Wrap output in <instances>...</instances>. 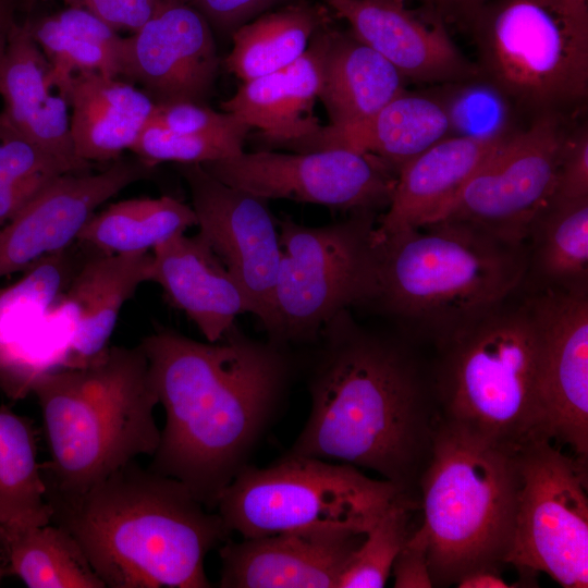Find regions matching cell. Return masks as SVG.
<instances>
[{
  "label": "cell",
  "instance_id": "obj_1",
  "mask_svg": "<svg viewBox=\"0 0 588 588\" xmlns=\"http://www.w3.org/2000/svg\"><path fill=\"white\" fill-rule=\"evenodd\" d=\"M139 345L166 412L148 467L177 479L213 511L281 408L296 357L236 323L217 342L162 328Z\"/></svg>",
  "mask_w": 588,
  "mask_h": 588
},
{
  "label": "cell",
  "instance_id": "obj_2",
  "mask_svg": "<svg viewBox=\"0 0 588 588\" xmlns=\"http://www.w3.org/2000/svg\"><path fill=\"white\" fill-rule=\"evenodd\" d=\"M310 345V412L287 453L371 469L416 497L440 422L431 371L348 309Z\"/></svg>",
  "mask_w": 588,
  "mask_h": 588
},
{
  "label": "cell",
  "instance_id": "obj_3",
  "mask_svg": "<svg viewBox=\"0 0 588 588\" xmlns=\"http://www.w3.org/2000/svg\"><path fill=\"white\" fill-rule=\"evenodd\" d=\"M51 523L68 530L110 588H208L207 554L231 538L177 479L135 461L88 489L47 492Z\"/></svg>",
  "mask_w": 588,
  "mask_h": 588
},
{
  "label": "cell",
  "instance_id": "obj_4",
  "mask_svg": "<svg viewBox=\"0 0 588 588\" xmlns=\"http://www.w3.org/2000/svg\"><path fill=\"white\" fill-rule=\"evenodd\" d=\"M32 394L50 450L40 464L47 492L79 493L158 448L159 400L139 344L108 346L84 366L48 371Z\"/></svg>",
  "mask_w": 588,
  "mask_h": 588
},
{
  "label": "cell",
  "instance_id": "obj_5",
  "mask_svg": "<svg viewBox=\"0 0 588 588\" xmlns=\"http://www.w3.org/2000/svg\"><path fill=\"white\" fill-rule=\"evenodd\" d=\"M518 291L440 336L431 370L442 421L516 451L547 438L541 324Z\"/></svg>",
  "mask_w": 588,
  "mask_h": 588
},
{
  "label": "cell",
  "instance_id": "obj_6",
  "mask_svg": "<svg viewBox=\"0 0 588 588\" xmlns=\"http://www.w3.org/2000/svg\"><path fill=\"white\" fill-rule=\"evenodd\" d=\"M377 293L370 305L429 333L434 342L463 320L518 291L526 244L453 220L378 235Z\"/></svg>",
  "mask_w": 588,
  "mask_h": 588
},
{
  "label": "cell",
  "instance_id": "obj_7",
  "mask_svg": "<svg viewBox=\"0 0 588 588\" xmlns=\"http://www.w3.org/2000/svg\"><path fill=\"white\" fill-rule=\"evenodd\" d=\"M519 487V451L440 419L418 485L433 587L506 564Z\"/></svg>",
  "mask_w": 588,
  "mask_h": 588
},
{
  "label": "cell",
  "instance_id": "obj_8",
  "mask_svg": "<svg viewBox=\"0 0 588 588\" xmlns=\"http://www.w3.org/2000/svg\"><path fill=\"white\" fill-rule=\"evenodd\" d=\"M480 75L530 119L576 115L588 96V28L560 0H488L470 21Z\"/></svg>",
  "mask_w": 588,
  "mask_h": 588
},
{
  "label": "cell",
  "instance_id": "obj_9",
  "mask_svg": "<svg viewBox=\"0 0 588 588\" xmlns=\"http://www.w3.org/2000/svg\"><path fill=\"white\" fill-rule=\"evenodd\" d=\"M406 494L353 465L286 453L265 468L247 464L221 492L216 510L230 532L242 538L314 531L366 534Z\"/></svg>",
  "mask_w": 588,
  "mask_h": 588
},
{
  "label": "cell",
  "instance_id": "obj_10",
  "mask_svg": "<svg viewBox=\"0 0 588 588\" xmlns=\"http://www.w3.org/2000/svg\"><path fill=\"white\" fill-rule=\"evenodd\" d=\"M377 212L355 211L345 220L307 226L278 219L282 248L269 340L313 344L322 327L377 293Z\"/></svg>",
  "mask_w": 588,
  "mask_h": 588
},
{
  "label": "cell",
  "instance_id": "obj_11",
  "mask_svg": "<svg viewBox=\"0 0 588 588\" xmlns=\"http://www.w3.org/2000/svg\"><path fill=\"white\" fill-rule=\"evenodd\" d=\"M587 462L548 438L519 451L520 487L506 564L544 573L565 588L588 586Z\"/></svg>",
  "mask_w": 588,
  "mask_h": 588
},
{
  "label": "cell",
  "instance_id": "obj_12",
  "mask_svg": "<svg viewBox=\"0 0 588 588\" xmlns=\"http://www.w3.org/2000/svg\"><path fill=\"white\" fill-rule=\"evenodd\" d=\"M575 117L542 113L527 120L475 172L440 220L471 225L507 243L526 244L552 196Z\"/></svg>",
  "mask_w": 588,
  "mask_h": 588
},
{
  "label": "cell",
  "instance_id": "obj_13",
  "mask_svg": "<svg viewBox=\"0 0 588 588\" xmlns=\"http://www.w3.org/2000/svg\"><path fill=\"white\" fill-rule=\"evenodd\" d=\"M221 182L262 199H291L355 211L387 208L396 173L375 157L343 148L245 152L201 164Z\"/></svg>",
  "mask_w": 588,
  "mask_h": 588
},
{
  "label": "cell",
  "instance_id": "obj_14",
  "mask_svg": "<svg viewBox=\"0 0 588 588\" xmlns=\"http://www.w3.org/2000/svg\"><path fill=\"white\" fill-rule=\"evenodd\" d=\"M82 260L72 245L0 286V390L9 399L26 397L40 376L68 367L73 327L58 299Z\"/></svg>",
  "mask_w": 588,
  "mask_h": 588
},
{
  "label": "cell",
  "instance_id": "obj_15",
  "mask_svg": "<svg viewBox=\"0 0 588 588\" xmlns=\"http://www.w3.org/2000/svg\"><path fill=\"white\" fill-rule=\"evenodd\" d=\"M187 184L198 233L249 298L268 336L282 248L278 219L267 200L230 186L201 164H177Z\"/></svg>",
  "mask_w": 588,
  "mask_h": 588
},
{
  "label": "cell",
  "instance_id": "obj_16",
  "mask_svg": "<svg viewBox=\"0 0 588 588\" xmlns=\"http://www.w3.org/2000/svg\"><path fill=\"white\" fill-rule=\"evenodd\" d=\"M154 167L136 156L119 158L100 172L51 179L0 228V278L23 272L36 261L71 247L97 209Z\"/></svg>",
  "mask_w": 588,
  "mask_h": 588
},
{
  "label": "cell",
  "instance_id": "obj_17",
  "mask_svg": "<svg viewBox=\"0 0 588 588\" xmlns=\"http://www.w3.org/2000/svg\"><path fill=\"white\" fill-rule=\"evenodd\" d=\"M212 30L193 7L164 0L140 28L123 37L120 78L157 105L206 103L220 66Z\"/></svg>",
  "mask_w": 588,
  "mask_h": 588
},
{
  "label": "cell",
  "instance_id": "obj_18",
  "mask_svg": "<svg viewBox=\"0 0 588 588\" xmlns=\"http://www.w3.org/2000/svg\"><path fill=\"white\" fill-rule=\"evenodd\" d=\"M534 295L542 333L546 436L588 461L587 290L541 287Z\"/></svg>",
  "mask_w": 588,
  "mask_h": 588
},
{
  "label": "cell",
  "instance_id": "obj_19",
  "mask_svg": "<svg viewBox=\"0 0 588 588\" xmlns=\"http://www.w3.org/2000/svg\"><path fill=\"white\" fill-rule=\"evenodd\" d=\"M321 1L407 82L443 85L480 74L451 38L448 24L422 7L408 9L405 0Z\"/></svg>",
  "mask_w": 588,
  "mask_h": 588
},
{
  "label": "cell",
  "instance_id": "obj_20",
  "mask_svg": "<svg viewBox=\"0 0 588 588\" xmlns=\"http://www.w3.org/2000/svg\"><path fill=\"white\" fill-rule=\"evenodd\" d=\"M366 534L285 532L226 540L219 549L222 588H338Z\"/></svg>",
  "mask_w": 588,
  "mask_h": 588
},
{
  "label": "cell",
  "instance_id": "obj_21",
  "mask_svg": "<svg viewBox=\"0 0 588 588\" xmlns=\"http://www.w3.org/2000/svg\"><path fill=\"white\" fill-rule=\"evenodd\" d=\"M151 280L208 342L219 341L237 316L253 314L245 291L204 237L180 234L152 252Z\"/></svg>",
  "mask_w": 588,
  "mask_h": 588
},
{
  "label": "cell",
  "instance_id": "obj_22",
  "mask_svg": "<svg viewBox=\"0 0 588 588\" xmlns=\"http://www.w3.org/2000/svg\"><path fill=\"white\" fill-rule=\"evenodd\" d=\"M331 28L329 24L317 30L307 50L292 64L243 82L221 103L222 110L259 130L265 142L275 146L290 148L317 133L321 125L314 106L321 90Z\"/></svg>",
  "mask_w": 588,
  "mask_h": 588
},
{
  "label": "cell",
  "instance_id": "obj_23",
  "mask_svg": "<svg viewBox=\"0 0 588 588\" xmlns=\"http://www.w3.org/2000/svg\"><path fill=\"white\" fill-rule=\"evenodd\" d=\"M48 73L49 62L27 22H15L0 60V96L4 103L1 114L17 132L76 171H90L93 164L74 152L69 103L52 91Z\"/></svg>",
  "mask_w": 588,
  "mask_h": 588
},
{
  "label": "cell",
  "instance_id": "obj_24",
  "mask_svg": "<svg viewBox=\"0 0 588 588\" xmlns=\"http://www.w3.org/2000/svg\"><path fill=\"white\" fill-rule=\"evenodd\" d=\"M451 136L445 107L433 89L403 93L369 118L327 125L292 146L296 152L343 148L377 158L396 175L400 168Z\"/></svg>",
  "mask_w": 588,
  "mask_h": 588
},
{
  "label": "cell",
  "instance_id": "obj_25",
  "mask_svg": "<svg viewBox=\"0 0 588 588\" xmlns=\"http://www.w3.org/2000/svg\"><path fill=\"white\" fill-rule=\"evenodd\" d=\"M506 138L449 136L404 163L397 171L390 203L378 216L376 234L389 235L440 220L468 180Z\"/></svg>",
  "mask_w": 588,
  "mask_h": 588
},
{
  "label": "cell",
  "instance_id": "obj_26",
  "mask_svg": "<svg viewBox=\"0 0 588 588\" xmlns=\"http://www.w3.org/2000/svg\"><path fill=\"white\" fill-rule=\"evenodd\" d=\"M89 252L62 295L74 324L68 367L84 366L109 346L123 305L151 280V252Z\"/></svg>",
  "mask_w": 588,
  "mask_h": 588
},
{
  "label": "cell",
  "instance_id": "obj_27",
  "mask_svg": "<svg viewBox=\"0 0 588 588\" xmlns=\"http://www.w3.org/2000/svg\"><path fill=\"white\" fill-rule=\"evenodd\" d=\"M64 97L74 152L91 164L112 162L131 150L156 107L136 85L98 72L75 74Z\"/></svg>",
  "mask_w": 588,
  "mask_h": 588
},
{
  "label": "cell",
  "instance_id": "obj_28",
  "mask_svg": "<svg viewBox=\"0 0 588 588\" xmlns=\"http://www.w3.org/2000/svg\"><path fill=\"white\" fill-rule=\"evenodd\" d=\"M408 82L351 30L331 28L319 99L331 125L363 121L406 89Z\"/></svg>",
  "mask_w": 588,
  "mask_h": 588
},
{
  "label": "cell",
  "instance_id": "obj_29",
  "mask_svg": "<svg viewBox=\"0 0 588 588\" xmlns=\"http://www.w3.org/2000/svg\"><path fill=\"white\" fill-rule=\"evenodd\" d=\"M333 13L323 3L294 0L267 11L240 26L224 60L226 70L242 82L270 74L295 62L317 30L332 24Z\"/></svg>",
  "mask_w": 588,
  "mask_h": 588
},
{
  "label": "cell",
  "instance_id": "obj_30",
  "mask_svg": "<svg viewBox=\"0 0 588 588\" xmlns=\"http://www.w3.org/2000/svg\"><path fill=\"white\" fill-rule=\"evenodd\" d=\"M26 22L49 62V83L63 97L72 77L79 72L120 78L123 37L91 12L69 5L56 14Z\"/></svg>",
  "mask_w": 588,
  "mask_h": 588
},
{
  "label": "cell",
  "instance_id": "obj_31",
  "mask_svg": "<svg viewBox=\"0 0 588 588\" xmlns=\"http://www.w3.org/2000/svg\"><path fill=\"white\" fill-rule=\"evenodd\" d=\"M196 225L192 206L177 198H133L95 212L77 243L103 254L147 253Z\"/></svg>",
  "mask_w": 588,
  "mask_h": 588
},
{
  "label": "cell",
  "instance_id": "obj_32",
  "mask_svg": "<svg viewBox=\"0 0 588 588\" xmlns=\"http://www.w3.org/2000/svg\"><path fill=\"white\" fill-rule=\"evenodd\" d=\"M33 421L0 405V526L7 532L51 523Z\"/></svg>",
  "mask_w": 588,
  "mask_h": 588
},
{
  "label": "cell",
  "instance_id": "obj_33",
  "mask_svg": "<svg viewBox=\"0 0 588 588\" xmlns=\"http://www.w3.org/2000/svg\"><path fill=\"white\" fill-rule=\"evenodd\" d=\"M0 559L29 588H106L75 538L49 523L7 532Z\"/></svg>",
  "mask_w": 588,
  "mask_h": 588
},
{
  "label": "cell",
  "instance_id": "obj_34",
  "mask_svg": "<svg viewBox=\"0 0 588 588\" xmlns=\"http://www.w3.org/2000/svg\"><path fill=\"white\" fill-rule=\"evenodd\" d=\"M528 240V269L543 282L541 287L587 290L588 198L549 200Z\"/></svg>",
  "mask_w": 588,
  "mask_h": 588
},
{
  "label": "cell",
  "instance_id": "obj_35",
  "mask_svg": "<svg viewBox=\"0 0 588 588\" xmlns=\"http://www.w3.org/2000/svg\"><path fill=\"white\" fill-rule=\"evenodd\" d=\"M448 112L451 136L499 140L511 136L523 124L514 103L481 76L432 88Z\"/></svg>",
  "mask_w": 588,
  "mask_h": 588
},
{
  "label": "cell",
  "instance_id": "obj_36",
  "mask_svg": "<svg viewBox=\"0 0 588 588\" xmlns=\"http://www.w3.org/2000/svg\"><path fill=\"white\" fill-rule=\"evenodd\" d=\"M418 502L413 495L394 501L366 532L340 577L338 588H382L400 550L413 531Z\"/></svg>",
  "mask_w": 588,
  "mask_h": 588
},
{
  "label": "cell",
  "instance_id": "obj_37",
  "mask_svg": "<svg viewBox=\"0 0 588 588\" xmlns=\"http://www.w3.org/2000/svg\"><path fill=\"white\" fill-rule=\"evenodd\" d=\"M249 131L174 133L148 123L131 151L154 168L162 162L204 164L242 154Z\"/></svg>",
  "mask_w": 588,
  "mask_h": 588
},
{
  "label": "cell",
  "instance_id": "obj_38",
  "mask_svg": "<svg viewBox=\"0 0 588 588\" xmlns=\"http://www.w3.org/2000/svg\"><path fill=\"white\" fill-rule=\"evenodd\" d=\"M76 172L72 166L17 132L0 113V180Z\"/></svg>",
  "mask_w": 588,
  "mask_h": 588
},
{
  "label": "cell",
  "instance_id": "obj_39",
  "mask_svg": "<svg viewBox=\"0 0 588 588\" xmlns=\"http://www.w3.org/2000/svg\"><path fill=\"white\" fill-rule=\"evenodd\" d=\"M148 123L174 133L229 132L250 128L233 113L218 112L206 103L196 102L156 103Z\"/></svg>",
  "mask_w": 588,
  "mask_h": 588
},
{
  "label": "cell",
  "instance_id": "obj_40",
  "mask_svg": "<svg viewBox=\"0 0 588 588\" xmlns=\"http://www.w3.org/2000/svg\"><path fill=\"white\" fill-rule=\"evenodd\" d=\"M588 198V127L576 123L563 148L549 200Z\"/></svg>",
  "mask_w": 588,
  "mask_h": 588
},
{
  "label": "cell",
  "instance_id": "obj_41",
  "mask_svg": "<svg viewBox=\"0 0 588 588\" xmlns=\"http://www.w3.org/2000/svg\"><path fill=\"white\" fill-rule=\"evenodd\" d=\"M196 9L221 35L232 34L243 24L289 0H177Z\"/></svg>",
  "mask_w": 588,
  "mask_h": 588
},
{
  "label": "cell",
  "instance_id": "obj_42",
  "mask_svg": "<svg viewBox=\"0 0 588 588\" xmlns=\"http://www.w3.org/2000/svg\"><path fill=\"white\" fill-rule=\"evenodd\" d=\"M47 1V0H40ZM71 7L83 8L114 30L131 33L140 28L160 8L164 0H62Z\"/></svg>",
  "mask_w": 588,
  "mask_h": 588
},
{
  "label": "cell",
  "instance_id": "obj_43",
  "mask_svg": "<svg viewBox=\"0 0 588 588\" xmlns=\"http://www.w3.org/2000/svg\"><path fill=\"white\" fill-rule=\"evenodd\" d=\"M428 544L424 530L418 527L413 530L396 555L391 575L395 588H431L428 563Z\"/></svg>",
  "mask_w": 588,
  "mask_h": 588
},
{
  "label": "cell",
  "instance_id": "obj_44",
  "mask_svg": "<svg viewBox=\"0 0 588 588\" xmlns=\"http://www.w3.org/2000/svg\"><path fill=\"white\" fill-rule=\"evenodd\" d=\"M53 177L39 175L26 180H0V228L11 221Z\"/></svg>",
  "mask_w": 588,
  "mask_h": 588
},
{
  "label": "cell",
  "instance_id": "obj_45",
  "mask_svg": "<svg viewBox=\"0 0 588 588\" xmlns=\"http://www.w3.org/2000/svg\"><path fill=\"white\" fill-rule=\"evenodd\" d=\"M420 7L439 15L446 24L466 29L488 0H416Z\"/></svg>",
  "mask_w": 588,
  "mask_h": 588
},
{
  "label": "cell",
  "instance_id": "obj_46",
  "mask_svg": "<svg viewBox=\"0 0 588 588\" xmlns=\"http://www.w3.org/2000/svg\"><path fill=\"white\" fill-rule=\"evenodd\" d=\"M458 588H509L514 587L501 575L499 566L488 565L464 574L455 584Z\"/></svg>",
  "mask_w": 588,
  "mask_h": 588
},
{
  "label": "cell",
  "instance_id": "obj_47",
  "mask_svg": "<svg viewBox=\"0 0 588 588\" xmlns=\"http://www.w3.org/2000/svg\"><path fill=\"white\" fill-rule=\"evenodd\" d=\"M14 0H0V60L5 51L14 19Z\"/></svg>",
  "mask_w": 588,
  "mask_h": 588
},
{
  "label": "cell",
  "instance_id": "obj_48",
  "mask_svg": "<svg viewBox=\"0 0 588 588\" xmlns=\"http://www.w3.org/2000/svg\"><path fill=\"white\" fill-rule=\"evenodd\" d=\"M566 13L580 26L588 28V0H560Z\"/></svg>",
  "mask_w": 588,
  "mask_h": 588
},
{
  "label": "cell",
  "instance_id": "obj_49",
  "mask_svg": "<svg viewBox=\"0 0 588 588\" xmlns=\"http://www.w3.org/2000/svg\"><path fill=\"white\" fill-rule=\"evenodd\" d=\"M5 530L3 529V527L0 526V550L4 543V540H5Z\"/></svg>",
  "mask_w": 588,
  "mask_h": 588
},
{
  "label": "cell",
  "instance_id": "obj_50",
  "mask_svg": "<svg viewBox=\"0 0 588 588\" xmlns=\"http://www.w3.org/2000/svg\"><path fill=\"white\" fill-rule=\"evenodd\" d=\"M8 575L7 568L3 564H0V580Z\"/></svg>",
  "mask_w": 588,
  "mask_h": 588
}]
</instances>
